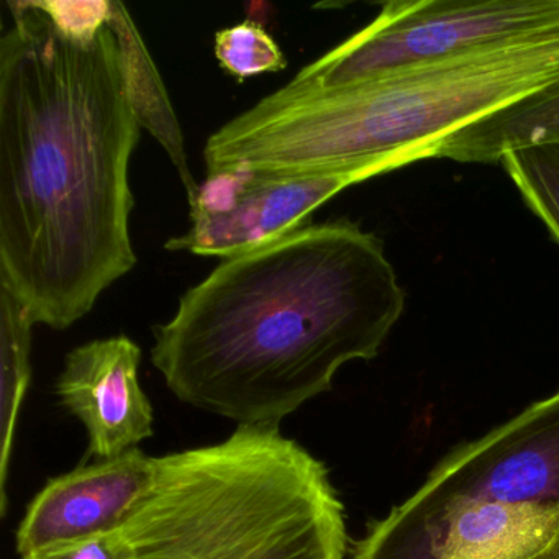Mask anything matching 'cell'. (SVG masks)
<instances>
[{"instance_id": "15", "label": "cell", "mask_w": 559, "mask_h": 559, "mask_svg": "<svg viewBox=\"0 0 559 559\" xmlns=\"http://www.w3.org/2000/svg\"><path fill=\"white\" fill-rule=\"evenodd\" d=\"M40 8L63 34L96 37L110 21V0H38Z\"/></svg>"}, {"instance_id": "3", "label": "cell", "mask_w": 559, "mask_h": 559, "mask_svg": "<svg viewBox=\"0 0 559 559\" xmlns=\"http://www.w3.org/2000/svg\"><path fill=\"white\" fill-rule=\"evenodd\" d=\"M559 84V32L336 90L284 86L209 136L207 173L376 176L435 158L461 130Z\"/></svg>"}, {"instance_id": "5", "label": "cell", "mask_w": 559, "mask_h": 559, "mask_svg": "<svg viewBox=\"0 0 559 559\" xmlns=\"http://www.w3.org/2000/svg\"><path fill=\"white\" fill-rule=\"evenodd\" d=\"M559 32V0H392L287 86L336 90Z\"/></svg>"}, {"instance_id": "10", "label": "cell", "mask_w": 559, "mask_h": 559, "mask_svg": "<svg viewBox=\"0 0 559 559\" xmlns=\"http://www.w3.org/2000/svg\"><path fill=\"white\" fill-rule=\"evenodd\" d=\"M140 361L142 349L126 335L93 340L64 358L57 395L86 428L90 453L99 460L120 456L153 437L155 415L140 385Z\"/></svg>"}, {"instance_id": "16", "label": "cell", "mask_w": 559, "mask_h": 559, "mask_svg": "<svg viewBox=\"0 0 559 559\" xmlns=\"http://www.w3.org/2000/svg\"><path fill=\"white\" fill-rule=\"evenodd\" d=\"M22 559H127V552L122 536L116 532L48 546Z\"/></svg>"}, {"instance_id": "6", "label": "cell", "mask_w": 559, "mask_h": 559, "mask_svg": "<svg viewBox=\"0 0 559 559\" xmlns=\"http://www.w3.org/2000/svg\"><path fill=\"white\" fill-rule=\"evenodd\" d=\"M559 543V509L412 493L376 520L352 559H536Z\"/></svg>"}, {"instance_id": "14", "label": "cell", "mask_w": 559, "mask_h": 559, "mask_svg": "<svg viewBox=\"0 0 559 559\" xmlns=\"http://www.w3.org/2000/svg\"><path fill=\"white\" fill-rule=\"evenodd\" d=\"M215 57L238 83L263 73H277L287 67L280 45L254 22L231 25L215 35Z\"/></svg>"}, {"instance_id": "1", "label": "cell", "mask_w": 559, "mask_h": 559, "mask_svg": "<svg viewBox=\"0 0 559 559\" xmlns=\"http://www.w3.org/2000/svg\"><path fill=\"white\" fill-rule=\"evenodd\" d=\"M0 38V286L67 330L135 267L130 159L140 139L110 24L74 38L11 0Z\"/></svg>"}, {"instance_id": "13", "label": "cell", "mask_w": 559, "mask_h": 559, "mask_svg": "<svg viewBox=\"0 0 559 559\" xmlns=\"http://www.w3.org/2000/svg\"><path fill=\"white\" fill-rule=\"evenodd\" d=\"M500 163L530 211L559 243V143L512 150Z\"/></svg>"}, {"instance_id": "17", "label": "cell", "mask_w": 559, "mask_h": 559, "mask_svg": "<svg viewBox=\"0 0 559 559\" xmlns=\"http://www.w3.org/2000/svg\"><path fill=\"white\" fill-rule=\"evenodd\" d=\"M536 559H559V543L551 549V551L546 552V555L539 556Z\"/></svg>"}, {"instance_id": "8", "label": "cell", "mask_w": 559, "mask_h": 559, "mask_svg": "<svg viewBox=\"0 0 559 559\" xmlns=\"http://www.w3.org/2000/svg\"><path fill=\"white\" fill-rule=\"evenodd\" d=\"M414 496L559 509V391L451 451Z\"/></svg>"}, {"instance_id": "9", "label": "cell", "mask_w": 559, "mask_h": 559, "mask_svg": "<svg viewBox=\"0 0 559 559\" xmlns=\"http://www.w3.org/2000/svg\"><path fill=\"white\" fill-rule=\"evenodd\" d=\"M155 460L135 448L51 479L19 526V555L119 532L148 492Z\"/></svg>"}, {"instance_id": "2", "label": "cell", "mask_w": 559, "mask_h": 559, "mask_svg": "<svg viewBox=\"0 0 559 559\" xmlns=\"http://www.w3.org/2000/svg\"><path fill=\"white\" fill-rule=\"evenodd\" d=\"M405 309L384 245L348 221L309 224L227 258L153 329L152 362L192 407L280 427L336 372L381 352Z\"/></svg>"}, {"instance_id": "11", "label": "cell", "mask_w": 559, "mask_h": 559, "mask_svg": "<svg viewBox=\"0 0 559 559\" xmlns=\"http://www.w3.org/2000/svg\"><path fill=\"white\" fill-rule=\"evenodd\" d=\"M110 28L116 35L126 76L127 93L140 127L168 153L185 186L188 202L194 201L199 185L192 178L185 148V135L178 116L173 109L162 74L152 60L148 48L126 5L110 0Z\"/></svg>"}, {"instance_id": "4", "label": "cell", "mask_w": 559, "mask_h": 559, "mask_svg": "<svg viewBox=\"0 0 559 559\" xmlns=\"http://www.w3.org/2000/svg\"><path fill=\"white\" fill-rule=\"evenodd\" d=\"M127 559H345V506L329 467L280 427L156 457L119 530Z\"/></svg>"}, {"instance_id": "12", "label": "cell", "mask_w": 559, "mask_h": 559, "mask_svg": "<svg viewBox=\"0 0 559 559\" xmlns=\"http://www.w3.org/2000/svg\"><path fill=\"white\" fill-rule=\"evenodd\" d=\"M552 143H559V84L443 140L435 158L492 165L512 150Z\"/></svg>"}, {"instance_id": "7", "label": "cell", "mask_w": 559, "mask_h": 559, "mask_svg": "<svg viewBox=\"0 0 559 559\" xmlns=\"http://www.w3.org/2000/svg\"><path fill=\"white\" fill-rule=\"evenodd\" d=\"M368 169L271 175L227 169L207 173L191 207V227L169 238L168 251L224 260L257 250L309 225L320 205L374 178Z\"/></svg>"}]
</instances>
